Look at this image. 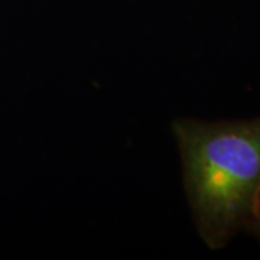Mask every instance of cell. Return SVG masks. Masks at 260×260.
I'll list each match as a JSON object with an SVG mask.
<instances>
[{
    "mask_svg": "<svg viewBox=\"0 0 260 260\" xmlns=\"http://www.w3.org/2000/svg\"><path fill=\"white\" fill-rule=\"evenodd\" d=\"M172 129L198 233L220 249L246 229L260 191V117L179 119Z\"/></svg>",
    "mask_w": 260,
    "mask_h": 260,
    "instance_id": "6da1fadb",
    "label": "cell"
},
{
    "mask_svg": "<svg viewBox=\"0 0 260 260\" xmlns=\"http://www.w3.org/2000/svg\"><path fill=\"white\" fill-rule=\"evenodd\" d=\"M244 230H249L251 234H254L260 240V191L257 194V198H256L254 207H253L250 220H249V223H247Z\"/></svg>",
    "mask_w": 260,
    "mask_h": 260,
    "instance_id": "7a4b0ae2",
    "label": "cell"
}]
</instances>
